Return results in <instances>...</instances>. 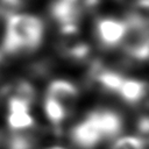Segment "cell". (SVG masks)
<instances>
[{"label": "cell", "instance_id": "1", "mask_svg": "<svg viewBox=\"0 0 149 149\" xmlns=\"http://www.w3.org/2000/svg\"><path fill=\"white\" fill-rule=\"evenodd\" d=\"M43 33V22L37 16L26 13H12L7 15L2 50L8 54L31 51L41 44Z\"/></svg>", "mask_w": 149, "mask_h": 149}, {"label": "cell", "instance_id": "2", "mask_svg": "<svg viewBox=\"0 0 149 149\" xmlns=\"http://www.w3.org/2000/svg\"><path fill=\"white\" fill-rule=\"evenodd\" d=\"M70 139L79 149H94L105 141L102 133L90 113L84 120L73 126L70 132Z\"/></svg>", "mask_w": 149, "mask_h": 149}, {"label": "cell", "instance_id": "3", "mask_svg": "<svg viewBox=\"0 0 149 149\" xmlns=\"http://www.w3.org/2000/svg\"><path fill=\"white\" fill-rule=\"evenodd\" d=\"M126 20L114 17H101L95 23V34L100 44L105 48H114L121 44L127 35Z\"/></svg>", "mask_w": 149, "mask_h": 149}, {"label": "cell", "instance_id": "4", "mask_svg": "<svg viewBox=\"0 0 149 149\" xmlns=\"http://www.w3.org/2000/svg\"><path fill=\"white\" fill-rule=\"evenodd\" d=\"M45 95L62 104L70 114L77 105L79 93L77 86L71 81L65 79H56L48 85Z\"/></svg>", "mask_w": 149, "mask_h": 149}, {"label": "cell", "instance_id": "5", "mask_svg": "<svg viewBox=\"0 0 149 149\" xmlns=\"http://www.w3.org/2000/svg\"><path fill=\"white\" fill-rule=\"evenodd\" d=\"M90 114L98 125L105 140L113 139L121 133L123 123H122V118L120 116L119 113L104 108V109H94L90 112Z\"/></svg>", "mask_w": 149, "mask_h": 149}, {"label": "cell", "instance_id": "6", "mask_svg": "<svg viewBox=\"0 0 149 149\" xmlns=\"http://www.w3.org/2000/svg\"><path fill=\"white\" fill-rule=\"evenodd\" d=\"M116 94L129 105H139L149 97V86L142 80L125 78Z\"/></svg>", "mask_w": 149, "mask_h": 149}, {"label": "cell", "instance_id": "7", "mask_svg": "<svg viewBox=\"0 0 149 149\" xmlns=\"http://www.w3.org/2000/svg\"><path fill=\"white\" fill-rule=\"evenodd\" d=\"M92 77L98 86H100L106 92H111V93H118L125 79V77H122L115 71L100 70V69H95L92 73Z\"/></svg>", "mask_w": 149, "mask_h": 149}, {"label": "cell", "instance_id": "8", "mask_svg": "<svg viewBox=\"0 0 149 149\" xmlns=\"http://www.w3.org/2000/svg\"><path fill=\"white\" fill-rule=\"evenodd\" d=\"M7 125L12 133H28L35 126V120L30 112H8Z\"/></svg>", "mask_w": 149, "mask_h": 149}, {"label": "cell", "instance_id": "9", "mask_svg": "<svg viewBox=\"0 0 149 149\" xmlns=\"http://www.w3.org/2000/svg\"><path fill=\"white\" fill-rule=\"evenodd\" d=\"M43 109H44V114L48 118V120L52 125H56V126L64 122V120L69 116V112L66 111V108L62 104H59L57 100L48 95H44Z\"/></svg>", "mask_w": 149, "mask_h": 149}, {"label": "cell", "instance_id": "10", "mask_svg": "<svg viewBox=\"0 0 149 149\" xmlns=\"http://www.w3.org/2000/svg\"><path fill=\"white\" fill-rule=\"evenodd\" d=\"M36 137L28 133H13L6 140L7 149H35Z\"/></svg>", "mask_w": 149, "mask_h": 149}, {"label": "cell", "instance_id": "11", "mask_svg": "<svg viewBox=\"0 0 149 149\" xmlns=\"http://www.w3.org/2000/svg\"><path fill=\"white\" fill-rule=\"evenodd\" d=\"M109 149H147V144L142 137L125 136L114 141Z\"/></svg>", "mask_w": 149, "mask_h": 149}, {"label": "cell", "instance_id": "12", "mask_svg": "<svg viewBox=\"0 0 149 149\" xmlns=\"http://www.w3.org/2000/svg\"><path fill=\"white\" fill-rule=\"evenodd\" d=\"M48 149H65V148L59 147V146H55V147H50V148H48Z\"/></svg>", "mask_w": 149, "mask_h": 149}]
</instances>
